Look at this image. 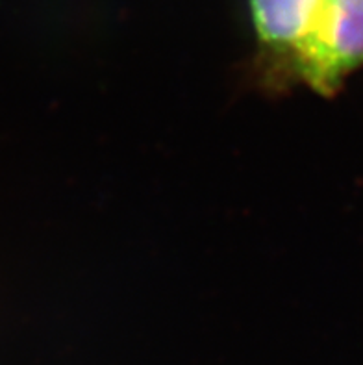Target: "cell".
<instances>
[{
  "mask_svg": "<svg viewBox=\"0 0 363 365\" xmlns=\"http://www.w3.org/2000/svg\"><path fill=\"white\" fill-rule=\"evenodd\" d=\"M363 65V0H322L295 65L293 83L330 97Z\"/></svg>",
  "mask_w": 363,
  "mask_h": 365,
  "instance_id": "obj_1",
  "label": "cell"
},
{
  "mask_svg": "<svg viewBox=\"0 0 363 365\" xmlns=\"http://www.w3.org/2000/svg\"><path fill=\"white\" fill-rule=\"evenodd\" d=\"M322 0H248L256 32L257 82L271 91L295 86V65Z\"/></svg>",
  "mask_w": 363,
  "mask_h": 365,
  "instance_id": "obj_2",
  "label": "cell"
}]
</instances>
